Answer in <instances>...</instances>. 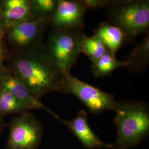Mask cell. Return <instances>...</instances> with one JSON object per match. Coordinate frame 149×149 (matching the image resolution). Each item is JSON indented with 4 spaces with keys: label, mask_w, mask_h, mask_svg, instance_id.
<instances>
[{
    "label": "cell",
    "mask_w": 149,
    "mask_h": 149,
    "mask_svg": "<svg viewBox=\"0 0 149 149\" xmlns=\"http://www.w3.org/2000/svg\"><path fill=\"white\" fill-rule=\"evenodd\" d=\"M5 65L38 100L63 88L64 74L51 58L44 43L28 51L7 50Z\"/></svg>",
    "instance_id": "1"
},
{
    "label": "cell",
    "mask_w": 149,
    "mask_h": 149,
    "mask_svg": "<svg viewBox=\"0 0 149 149\" xmlns=\"http://www.w3.org/2000/svg\"><path fill=\"white\" fill-rule=\"evenodd\" d=\"M114 111L117 140L112 149H128L141 143L149 134V109L144 102H117Z\"/></svg>",
    "instance_id": "2"
},
{
    "label": "cell",
    "mask_w": 149,
    "mask_h": 149,
    "mask_svg": "<svg viewBox=\"0 0 149 149\" xmlns=\"http://www.w3.org/2000/svg\"><path fill=\"white\" fill-rule=\"evenodd\" d=\"M108 22L125 36V43L135 44L139 35L149 32V1L109 0Z\"/></svg>",
    "instance_id": "3"
},
{
    "label": "cell",
    "mask_w": 149,
    "mask_h": 149,
    "mask_svg": "<svg viewBox=\"0 0 149 149\" xmlns=\"http://www.w3.org/2000/svg\"><path fill=\"white\" fill-rule=\"evenodd\" d=\"M86 34L80 29L52 28L45 44L54 63L63 74H70L81 53V40Z\"/></svg>",
    "instance_id": "4"
},
{
    "label": "cell",
    "mask_w": 149,
    "mask_h": 149,
    "mask_svg": "<svg viewBox=\"0 0 149 149\" xmlns=\"http://www.w3.org/2000/svg\"><path fill=\"white\" fill-rule=\"evenodd\" d=\"M64 78L63 88L60 92L76 96L92 113L114 110L117 102L113 95L79 80L71 73L64 74Z\"/></svg>",
    "instance_id": "5"
},
{
    "label": "cell",
    "mask_w": 149,
    "mask_h": 149,
    "mask_svg": "<svg viewBox=\"0 0 149 149\" xmlns=\"http://www.w3.org/2000/svg\"><path fill=\"white\" fill-rule=\"evenodd\" d=\"M9 127L7 149H37L43 137V127L32 113L27 111L12 118Z\"/></svg>",
    "instance_id": "6"
},
{
    "label": "cell",
    "mask_w": 149,
    "mask_h": 149,
    "mask_svg": "<svg viewBox=\"0 0 149 149\" xmlns=\"http://www.w3.org/2000/svg\"><path fill=\"white\" fill-rule=\"evenodd\" d=\"M49 23L32 20L16 23L5 33L12 52H24L42 45Z\"/></svg>",
    "instance_id": "7"
},
{
    "label": "cell",
    "mask_w": 149,
    "mask_h": 149,
    "mask_svg": "<svg viewBox=\"0 0 149 149\" xmlns=\"http://www.w3.org/2000/svg\"><path fill=\"white\" fill-rule=\"evenodd\" d=\"M86 11L80 0H58L49 26L52 28L82 29Z\"/></svg>",
    "instance_id": "8"
},
{
    "label": "cell",
    "mask_w": 149,
    "mask_h": 149,
    "mask_svg": "<svg viewBox=\"0 0 149 149\" xmlns=\"http://www.w3.org/2000/svg\"><path fill=\"white\" fill-rule=\"evenodd\" d=\"M0 86L25 104L30 110H43L55 118L60 120L55 113L33 96L26 85L13 74L6 66L3 69L0 71Z\"/></svg>",
    "instance_id": "9"
},
{
    "label": "cell",
    "mask_w": 149,
    "mask_h": 149,
    "mask_svg": "<svg viewBox=\"0 0 149 149\" xmlns=\"http://www.w3.org/2000/svg\"><path fill=\"white\" fill-rule=\"evenodd\" d=\"M61 121L78 138L86 148H111L112 144H106L102 141L92 130L88 122V115L85 111L81 110L71 120H61Z\"/></svg>",
    "instance_id": "10"
},
{
    "label": "cell",
    "mask_w": 149,
    "mask_h": 149,
    "mask_svg": "<svg viewBox=\"0 0 149 149\" xmlns=\"http://www.w3.org/2000/svg\"><path fill=\"white\" fill-rule=\"evenodd\" d=\"M32 20L28 0H0V27L4 33L16 23Z\"/></svg>",
    "instance_id": "11"
},
{
    "label": "cell",
    "mask_w": 149,
    "mask_h": 149,
    "mask_svg": "<svg viewBox=\"0 0 149 149\" xmlns=\"http://www.w3.org/2000/svg\"><path fill=\"white\" fill-rule=\"evenodd\" d=\"M124 68L134 74L143 72L149 64V32L122 61Z\"/></svg>",
    "instance_id": "12"
},
{
    "label": "cell",
    "mask_w": 149,
    "mask_h": 149,
    "mask_svg": "<svg viewBox=\"0 0 149 149\" xmlns=\"http://www.w3.org/2000/svg\"><path fill=\"white\" fill-rule=\"evenodd\" d=\"M95 36L99 38L108 52L116 55L125 43V36L121 30L108 22H103L94 29Z\"/></svg>",
    "instance_id": "13"
},
{
    "label": "cell",
    "mask_w": 149,
    "mask_h": 149,
    "mask_svg": "<svg viewBox=\"0 0 149 149\" xmlns=\"http://www.w3.org/2000/svg\"><path fill=\"white\" fill-rule=\"evenodd\" d=\"M123 66V63L117 59L116 55L107 52L100 58L92 61L91 69L93 74L98 78L110 75L114 70Z\"/></svg>",
    "instance_id": "14"
},
{
    "label": "cell",
    "mask_w": 149,
    "mask_h": 149,
    "mask_svg": "<svg viewBox=\"0 0 149 149\" xmlns=\"http://www.w3.org/2000/svg\"><path fill=\"white\" fill-rule=\"evenodd\" d=\"M30 109L20 100L0 86V116L11 114H21Z\"/></svg>",
    "instance_id": "15"
},
{
    "label": "cell",
    "mask_w": 149,
    "mask_h": 149,
    "mask_svg": "<svg viewBox=\"0 0 149 149\" xmlns=\"http://www.w3.org/2000/svg\"><path fill=\"white\" fill-rule=\"evenodd\" d=\"M30 12L35 20L49 22L56 9L58 0H28Z\"/></svg>",
    "instance_id": "16"
},
{
    "label": "cell",
    "mask_w": 149,
    "mask_h": 149,
    "mask_svg": "<svg viewBox=\"0 0 149 149\" xmlns=\"http://www.w3.org/2000/svg\"><path fill=\"white\" fill-rule=\"evenodd\" d=\"M81 53L86 55L92 62L108 52L101 40L95 37H88L85 34L80 43Z\"/></svg>",
    "instance_id": "17"
},
{
    "label": "cell",
    "mask_w": 149,
    "mask_h": 149,
    "mask_svg": "<svg viewBox=\"0 0 149 149\" xmlns=\"http://www.w3.org/2000/svg\"><path fill=\"white\" fill-rule=\"evenodd\" d=\"M87 10H98L106 8L109 0H80Z\"/></svg>",
    "instance_id": "18"
},
{
    "label": "cell",
    "mask_w": 149,
    "mask_h": 149,
    "mask_svg": "<svg viewBox=\"0 0 149 149\" xmlns=\"http://www.w3.org/2000/svg\"><path fill=\"white\" fill-rule=\"evenodd\" d=\"M4 40H0V71L6 67L5 61L7 50L6 47Z\"/></svg>",
    "instance_id": "19"
},
{
    "label": "cell",
    "mask_w": 149,
    "mask_h": 149,
    "mask_svg": "<svg viewBox=\"0 0 149 149\" xmlns=\"http://www.w3.org/2000/svg\"><path fill=\"white\" fill-rule=\"evenodd\" d=\"M4 125H5V124H4V122H3V117L0 116V135H1V133L2 132Z\"/></svg>",
    "instance_id": "20"
},
{
    "label": "cell",
    "mask_w": 149,
    "mask_h": 149,
    "mask_svg": "<svg viewBox=\"0 0 149 149\" xmlns=\"http://www.w3.org/2000/svg\"><path fill=\"white\" fill-rule=\"evenodd\" d=\"M5 39V33L0 27V40Z\"/></svg>",
    "instance_id": "21"
}]
</instances>
